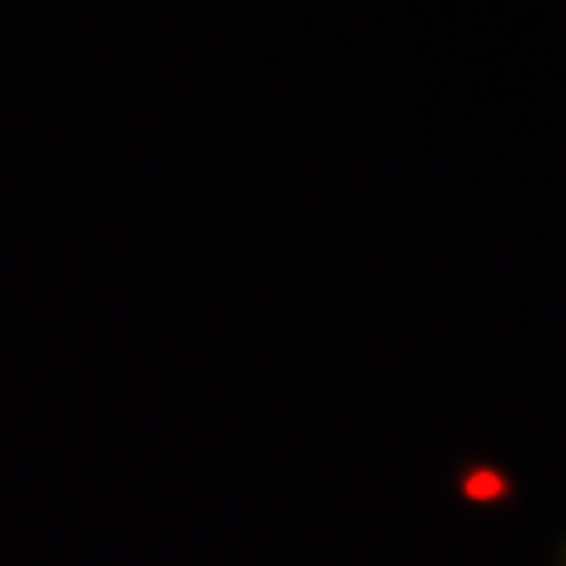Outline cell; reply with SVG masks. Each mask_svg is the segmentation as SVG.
<instances>
[{
    "label": "cell",
    "instance_id": "1",
    "mask_svg": "<svg viewBox=\"0 0 566 566\" xmlns=\"http://www.w3.org/2000/svg\"><path fill=\"white\" fill-rule=\"evenodd\" d=\"M562 566H566V562H562Z\"/></svg>",
    "mask_w": 566,
    "mask_h": 566
}]
</instances>
